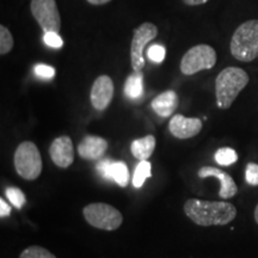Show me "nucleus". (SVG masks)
<instances>
[{
  "label": "nucleus",
  "mask_w": 258,
  "mask_h": 258,
  "mask_svg": "<svg viewBox=\"0 0 258 258\" xmlns=\"http://www.w3.org/2000/svg\"><path fill=\"white\" fill-rule=\"evenodd\" d=\"M184 213L196 225L205 227L225 226L237 217V209L232 203L198 199H190L184 203Z\"/></svg>",
  "instance_id": "nucleus-1"
},
{
  "label": "nucleus",
  "mask_w": 258,
  "mask_h": 258,
  "mask_svg": "<svg viewBox=\"0 0 258 258\" xmlns=\"http://www.w3.org/2000/svg\"><path fill=\"white\" fill-rule=\"evenodd\" d=\"M249 74L239 67H227L222 70L215 79L217 105L220 109H228L238 95L249 84Z\"/></svg>",
  "instance_id": "nucleus-2"
},
{
  "label": "nucleus",
  "mask_w": 258,
  "mask_h": 258,
  "mask_svg": "<svg viewBox=\"0 0 258 258\" xmlns=\"http://www.w3.org/2000/svg\"><path fill=\"white\" fill-rule=\"evenodd\" d=\"M231 54L237 60L250 62L258 57V21L250 19L234 31L231 40Z\"/></svg>",
  "instance_id": "nucleus-3"
},
{
  "label": "nucleus",
  "mask_w": 258,
  "mask_h": 258,
  "mask_svg": "<svg viewBox=\"0 0 258 258\" xmlns=\"http://www.w3.org/2000/svg\"><path fill=\"white\" fill-rule=\"evenodd\" d=\"M15 169L22 178L35 180L42 172V158L36 145L24 141L16 150L14 156Z\"/></svg>",
  "instance_id": "nucleus-4"
},
{
  "label": "nucleus",
  "mask_w": 258,
  "mask_h": 258,
  "mask_svg": "<svg viewBox=\"0 0 258 258\" xmlns=\"http://www.w3.org/2000/svg\"><path fill=\"white\" fill-rule=\"evenodd\" d=\"M85 220L92 227L104 231H115L123 222L121 212L108 203H90L83 209Z\"/></svg>",
  "instance_id": "nucleus-5"
},
{
  "label": "nucleus",
  "mask_w": 258,
  "mask_h": 258,
  "mask_svg": "<svg viewBox=\"0 0 258 258\" xmlns=\"http://www.w3.org/2000/svg\"><path fill=\"white\" fill-rule=\"evenodd\" d=\"M217 63V51L208 44H198L190 48L180 61V72L192 76L203 70H211Z\"/></svg>",
  "instance_id": "nucleus-6"
},
{
  "label": "nucleus",
  "mask_w": 258,
  "mask_h": 258,
  "mask_svg": "<svg viewBox=\"0 0 258 258\" xmlns=\"http://www.w3.org/2000/svg\"><path fill=\"white\" fill-rule=\"evenodd\" d=\"M158 36L157 25L150 22L143 23L134 30L133 40L131 44V61L135 72H140L145 67L144 49L145 47Z\"/></svg>",
  "instance_id": "nucleus-7"
},
{
  "label": "nucleus",
  "mask_w": 258,
  "mask_h": 258,
  "mask_svg": "<svg viewBox=\"0 0 258 258\" xmlns=\"http://www.w3.org/2000/svg\"><path fill=\"white\" fill-rule=\"evenodd\" d=\"M31 14L44 32H59L61 16L55 0H31Z\"/></svg>",
  "instance_id": "nucleus-8"
},
{
  "label": "nucleus",
  "mask_w": 258,
  "mask_h": 258,
  "mask_svg": "<svg viewBox=\"0 0 258 258\" xmlns=\"http://www.w3.org/2000/svg\"><path fill=\"white\" fill-rule=\"evenodd\" d=\"M114 97V83L109 76H99L91 88L90 101L96 110L103 111L110 105Z\"/></svg>",
  "instance_id": "nucleus-9"
},
{
  "label": "nucleus",
  "mask_w": 258,
  "mask_h": 258,
  "mask_svg": "<svg viewBox=\"0 0 258 258\" xmlns=\"http://www.w3.org/2000/svg\"><path fill=\"white\" fill-rule=\"evenodd\" d=\"M49 156L60 169H67L74 161V148L72 139L67 135L56 138L49 147Z\"/></svg>",
  "instance_id": "nucleus-10"
},
{
  "label": "nucleus",
  "mask_w": 258,
  "mask_h": 258,
  "mask_svg": "<svg viewBox=\"0 0 258 258\" xmlns=\"http://www.w3.org/2000/svg\"><path fill=\"white\" fill-rule=\"evenodd\" d=\"M169 131L177 139H190L202 131V121L196 117H185L177 114L169 122Z\"/></svg>",
  "instance_id": "nucleus-11"
},
{
  "label": "nucleus",
  "mask_w": 258,
  "mask_h": 258,
  "mask_svg": "<svg viewBox=\"0 0 258 258\" xmlns=\"http://www.w3.org/2000/svg\"><path fill=\"white\" fill-rule=\"evenodd\" d=\"M198 175L200 178H207V177H214V178L219 179L220 182V191H219V196L221 199L227 200L235 196L238 192V186L235 184L234 179L228 175V173L224 172L220 169L214 166H203L199 170Z\"/></svg>",
  "instance_id": "nucleus-12"
},
{
  "label": "nucleus",
  "mask_w": 258,
  "mask_h": 258,
  "mask_svg": "<svg viewBox=\"0 0 258 258\" xmlns=\"http://www.w3.org/2000/svg\"><path fill=\"white\" fill-rule=\"evenodd\" d=\"M108 141L96 135H86L80 141L78 153L80 158L85 160H98L104 156L108 150Z\"/></svg>",
  "instance_id": "nucleus-13"
},
{
  "label": "nucleus",
  "mask_w": 258,
  "mask_h": 258,
  "mask_svg": "<svg viewBox=\"0 0 258 258\" xmlns=\"http://www.w3.org/2000/svg\"><path fill=\"white\" fill-rule=\"evenodd\" d=\"M178 103L177 93L173 90H167V91L158 95L151 103V106L160 117H169L178 108Z\"/></svg>",
  "instance_id": "nucleus-14"
},
{
  "label": "nucleus",
  "mask_w": 258,
  "mask_h": 258,
  "mask_svg": "<svg viewBox=\"0 0 258 258\" xmlns=\"http://www.w3.org/2000/svg\"><path fill=\"white\" fill-rule=\"evenodd\" d=\"M156 138L153 135H146L132 143L131 152L139 160H148L156 150Z\"/></svg>",
  "instance_id": "nucleus-15"
},
{
  "label": "nucleus",
  "mask_w": 258,
  "mask_h": 258,
  "mask_svg": "<svg viewBox=\"0 0 258 258\" xmlns=\"http://www.w3.org/2000/svg\"><path fill=\"white\" fill-rule=\"evenodd\" d=\"M144 92V74L143 72H135L129 74L124 84V93L128 98L137 99L143 96Z\"/></svg>",
  "instance_id": "nucleus-16"
},
{
  "label": "nucleus",
  "mask_w": 258,
  "mask_h": 258,
  "mask_svg": "<svg viewBox=\"0 0 258 258\" xmlns=\"http://www.w3.org/2000/svg\"><path fill=\"white\" fill-rule=\"evenodd\" d=\"M111 179L122 188L127 186L129 182V172L124 161H114L111 167Z\"/></svg>",
  "instance_id": "nucleus-17"
},
{
  "label": "nucleus",
  "mask_w": 258,
  "mask_h": 258,
  "mask_svg": "<svg viewBox=\"0 0 258 258\" xmlns=\"http://www.w3.org/2000/svg\"><path fill=\"white\" fill-rule=\"evenodd\" d=\"M151 163L148 160H140V163L138 164L137 167H135L134 176H133V185L135 188H141L144 185L145 180H146L148 177H151Z\"/></svg>",
  "instance_id": "nucleus-18"
},
{
  "label": "nucleus",
  "mask_w": 258,
  "mask_h": 258,
  "mask_svg": "<svg viewBox=\"0 0 258 258\" xmlns=\"http://www.w3.org/2000/svg\"><path fill=\"white\" fill-rule=\"evenodd\" d=\"M214 159L219 165L221 166H231L238 160V154L233 148L230 147H221L215 152Z\"/></svg>",
  "instance_id": "nucleus-19"
},
{
  "label": "nucleus",
  "mask_w": 258,
  "mask_h": 258,
  "mask_svg": "<svg viewBox=\"0 0 258 258\" xmlns=\"http://www.w3.org/2000/svg\"><path fill=\"white\" fill-rule=\"evenodd\" d=\"M5 196L8 198L9 201L12 203V206H14L15 208L22 209L25 205L24 192L19 188H16V186H9V188H6Z\"/></svg>",
  "instance_id": "nucleus-20"
},
{
  "label": "nucleus",
  "mask_w": 258,
  "mask_h": 258,
  "mask_svg": "<svg viewBox=\"0 0 258 258\" xmlns=\"http://www.w3.org/2000/svg\"><path fill=\"white\" fill-rule=\"evenodd\" d=\"M14 44L15 41L11 32L4 25H0V54L5 55V54L10 53L14 48Z\"/></svg>",
  "instance_id": "nucleus-21"
},
{
  "label": "nucleus",
  "mask_w": 258,
  "mask_h": 258,
  "mask_svg": "<svg viewBox=\"0 0 258 258\" xmlns=\"http://www.w3.org/2000/svg\"><path fill=\"white\" fill-rule=\"evenodd\" d=\"M19 258H56V256L44 247L34 245V246H29L24 251H22Z\"/></svg>",
  "instance_id": "nucleus-22"
},
{
  "label": "nucleus",
  "mask_w": 258,
  "mask_h": 258,
  "mask_svg": "<svg viewBox=\"0 0 258 258\" xmlns=\"http://www.w3.org/2000/svg\"><path fill=\"white\" fill-rule=\"evenodd\" d=\"M165 54H166L165 48L160 46V44H153V46H151L147 50L148 59L157 63L163 62L164 59H165Z\"/></svg>",
  "instance_id": "nucleus-23"
},
{
  "label": "nucleus",
  "mask_w": 258,
  "mask_h": 258,
  "mask_svg": "<svg viewBox=\"0 0 258 258\" xmlns=\"http://www.w3.org/2000/svg\"><path fill=\"white\" fill-rule=\"evenodd\" d=\"M34 73L36 74L38 78L51 79L55 76V69L51 66H48V64L37 63L36 66L34 67Z\"/></svg>",
  "instance_id": "nucleus-24"
},
{
  "label": "nucleus",
  "mask_w": 258,
  "mask_h": 258,
  "mask_svg": "<svg viewBox=\"0 0 258 258\" xmlns=\"http://www.w3.org/2000/svg\"><path fill=\"white\" fill-rule=\"evenodd\" d=\"M245 179H246L247 184L253 186L258 185V164H247L246 170H245Z\"/></svg>",
  "instance_id": "nucleus-25"
},
{
  "label": "nucleus",
  "mask_w": 258,
  "mask_h": 258,
  "mask_svg": "<svg viewBox=\"0 0 258 258\" xmlns=\"http://www.w3.org/2000/svg\"><path fill=\"white\" fill-rule=\"evenodd\" d=\"M43 42L48 47H51V48H61L63 46V41L62 38L59 36V32H54V31L44 32Z\"/></svg>",
  "instance_id": "nucleus-26"
},
{
  "label": "nucleus",
  "mask_w": 258,
  "mask_h": 258,
  "mask_svg": "<svg viewBox=\"0 0 258 258\" xmlns=\"http://www.w3.org/2000/svg\"><path fill=\"white\" fill-rule=\"evenodd\" d=\"M112 164H114V160L111 159H103L97 164V171L99 172L103 178L110 180L111 179V167Z\"/></svg>",
  "instance_id": "nucleus-27"
},
{
  "label": "nucleus",
  "mask_w": 258,
  "mask_h": 258,
  "mask_svg": "<svg viewBox=\"0 0 258 258\" xmlns=\"http://www.w3.org/2000/svg\"><path fill=\"white\" fill-rule=\"evenodd\" d=\"M11 214V207L4 201V199H0V217L5 218Z\"/></svg>",
  "instance_id": "nucleus-28"
},
{
  "label": "nucleus",
  "mask_w": 258,
  "mask_h": 258,
  "mask_svg": "<svg viewBox=\"0 0 258 258\" xmlns=\"http://www.w3.org/2000/svg\"><path fill=\"white\" fill-rule=\"evenodd\" d=\"M209 2V0H183V3L189 6H198V5H202L206 4V3Z\"/></svg>",
  "instance_id": "nucleus-29"
},
{
  "label": "nucleus",
  "mask_w": 258,
  "mask_h": 258,
  "mask_svg": "<svg viewBox=\"0 0 258 258\" xmlns=\"http://www.w3.org/2000/svg\"><path fill=\"white\" fill-rule=\"evenodd\" d=\"M111 0H88V3L92 5H104V4H108V3H110Z\"/></svg>",
  "instance_id": "nucleus-30"
},
{
  "label": "nucleus",
  "mask_w": 258,
  "mask_h": 258,
  "mask_svg": "<svg viewBox=\"0 0 258 258\" xmlns=\"http://www.w3.org/2000/svg\"><path fill=\"white\" fill-rule=\"evenodd\" d=\"M254 220H256V222L258 224V205L256 209H254Z\"/></svg>",
  "instance_id": "nucleus-31"
}]
</instances>
